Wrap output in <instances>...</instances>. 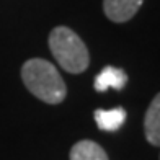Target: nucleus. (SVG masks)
<instances>
[{
    "label": "nucleus",
    "instance_id": "obj_2",
    "mask_svg": "<svg viewBox=\"0 0 160 160\" xmlns=\"http://www.w3.org/2000/svg\"><path fill=\"white\" fill-rule=\"evenodd\" d=\"M49 49L54 59L69 74H82L90 64V54L82 38L67 26H57L49 34Z\"/></svg>",
    "mask_w": 160,
    "mask_h": 160
},
{
    "label": "nucleus",
    "instance_id": "obj_1",
    "mask_svg": "<svg viewBox=\"0 0 160 160\" xmlns=\"http://www.w3.org/2000/svg\"><path fill=\"white\" fill-rule=\"evenodd\" d=\"M21 78L26 88L44 103L57 105L64 101L67 95V88L61 74L46 59H28L21 67Z\"/></svg>",
    "mask_w": 160,
    "mask_h": 160
},
{
    "label": "nucleus",
    "instance_id": "obj_6",
    "mask_svg": "<svg viewBox=\"0 0 160 160\" xmlns=\"http://www.w3.org/2000/svg\"><path fill=\"white\" fill-rule=\"evenodd\" d=\"M70 160H108V155L100 144L83 139L70 149Z\"/></svg>",
    "mask_w": 160,
    "mask_h": 160
},
{
    "label": "nucleus",
    "instance_id": "obj_5",
    "mask_svg": "<svg viewBox=\"0 0 160 160\" xmlns=\"http://www.w3.org/2000/svg\"><path fill=\"white\" fill-rule=\"evenodd\" d=\"M144 131L147 141L157 147L160 144V97L158 95L154 97V100L149 105L147 113H145Z\"/></svg>",
    "mask_w": 160,
    "mask_h": 160
},
{
    "label": "nucleus",
    "instance_id": "obj_3",
    "mask_svg": "<svg viewBox=\"0 0 160 160\" xmlns=\"http://www.w3.org/2000/svg\"><path fill=\"white\" fill-rule=\"evenodd\" d=\"M142 2L144 0H103V10L111 21L124 23L136 15Z\"/></svg>",
    "mask_w": 160,
    "mask_h": 160
},
{
    "label": "nucleus",
    "instance_id": "obj_7",
    "mask_svg": "<svg viewBox=\"0 0 160 160\" xmlns=\"http://www.w3.org/2000/svg\"><path fill=\"white\" fill-rule=\"evenodd\" d=\"M95 121L101 131H118L126 121V111L122 108H113V110H97Z\"/></svg>",
    "mask_w": 160,
    "mask_h": 160
},
{
    "label": "nucleus",
    "instance_id": "obj_4",
    "mask_svg": "<svg viewBox=\"0 0 160 160\" xmlns=\"http://www.w3.org/2000/svg\"><path fill=\"white\" fill-rule=\"evenodd\" d=\"M128 83V74L122 69L108 65L100 74L95 77V90L97 92H105L108 88L121 90Z\"/></svg>",
    "mask_w": 160,
    "mask_h": 160
}]
</instances>
